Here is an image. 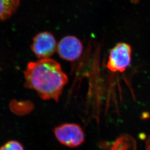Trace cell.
<instances>
[{
	"label": "cell",
	"mask_w": 150,
	"mask_h": 150,
	"mask_svg": "<svg viewBox=\"0 0 150 150\" xmlns=\"http://www.w3.org/2000/svg\"><path fill=\"white\" fill-rule=\"evenodd\" d=\"M57 45L54 36L45 31L37 34L34 38L31 49L40 59H49L56 52Z\"/></svg>",
	"instance_id": "277c9868"
},
{
	"label": "cell",
	"mask_w": 150,
	"mask_h": 150,
	"mask_svg": "<svg viewBox=\"0 0 150 150\" xmlns=\"http://www.w3.org/2000/svg\"><path fill=\"white\" fill-rule=\"evenodd\" d=\"M0 150H25L22 144L17 140H10L0 147Z\"/></svg>",
	"instance_id": "ba28073f"
},
{
	"label": "cell",
	"mask_w": 150,
	"mask_h": 150,
	"mask_svg": "<svg viewBox=\"0 0 150 150\" xmlns=\"http://www.w3.org/2000/svg\"><path fill=\"white\" fill-rule=\"evenodd\" d=\"M137 144L134 137L123 134L115 141L109 150H137Z\"/></svg>",
	"instance_id": "8992f818"
},
{
	"label": "cell",
	"mask_w": 150,
	"mask_h": 150,
	"mask_svg": "<svg viewBox=\"0 0 150 150\" xmlns=\"http://www.w3.org/2000/svg\"><path fill=\"white\" fill-rule=\"evenodd\" d=\"M20 0H0V22L9 19L15 12Z\"/></svg>",
	"instance_id": "52a82bcc"
},
{
	"label": "cell",
	"mask_w": 150,
	"mask_h": 150,
	"mask_svg": "<svg viewBox=\"0 0 150 150\" xmlns=\"http://www.w3.org/2000/svg\"><path fill=\"white\" fill-rule=\"evenodd\" d=\"M24 76L25 87L36 91L45 100L58 102L68 82V77L60 64L50 58L29 62Z\"/></svg>",
	"instance_id": "6da1fadb"
},
{
	"label": "cell",
	"mask_w": 150,
	"mask_h": 150,
	"mask_svg": "<svg viewBox=\"0 0 150 150\" xmlns=\"http://www.w3.org/2000/svg\"><path fill=\"white\" fill-rule=\"evenodd\" d=\"M83 50L81 42L73 36H67L61 39L57 48L59 57L69 62L78 59L82 54Z\"/></svg>",
	"instance_id": "5b68a950"
},
{
	"label": "cell",
	"mask_w": 150,
	"mask_h": 150,
	"mask_svg": "<svg viewBox=\"0 0 150 150\" xmlns=\"http://www.w3.org/2000/svg\"><path fill=\"white\" fill-rule=\"evenodd\" d=\"M132 52L130 45L125 42L117 43L110 51L107 68L114 72H123L130 65Z\"/></svg>",
	"instance_id": "3957f363"
},
{
	"label": "cell",
	"mask_w": 150,
	"mask_h": 150,
	"mask_svg": "<svg viewBox=\"0 0 150 150\" xmlns=\"http://www.w3.org/2000/svg\"><path fill=\"white\" fill-rule=\"evenodd\" d=\"M145 149L146 150H150V135L146 140Z\"/></svg>",
	"instance_id": "9c48e42d"
},
{
	"label": "cell",
	"mask_w": 150,
	"mask_h": 150,
	"mask_svg": "<svg viewBox=\"0 0 150 150\" xmlns=\"http://www.w3.org/2000/svg\"><path fill=\"white\" fill-rule=\"evenodd\" d=\"M54 133L60 143L69 147H76L85 139L83 130L75 123H64L58 126L54 129Z\"/></svg>",
	"instance_id": "7a4b0ae2"
}]
</instances>
